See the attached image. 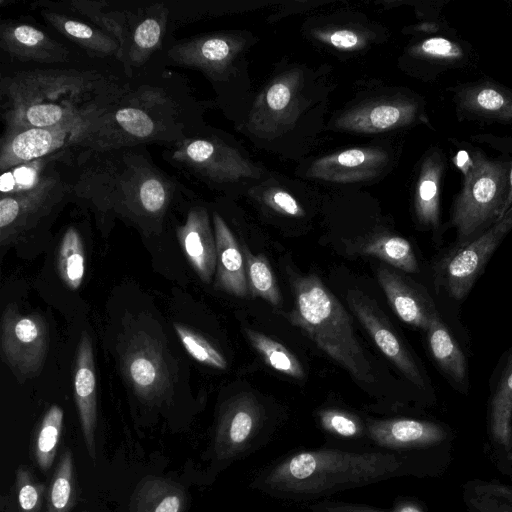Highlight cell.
Instances as JSON below:
<instances>
[{"mask_svg":"<svg viewBox=\"0 0 512 512\" xmlns=\"http://www.w3.org/2000/svg\"><path fill=\"white\" fill-rule=\"evenodd\" d=\"M419 472V460L376 450L323 444L297 448L258 469L249 489L287 502H317L335 493Z\"/></svg>","mask_w":512,"mask_h":512,"instance_id":"1","label":"cell"},{"mask_svg":"<svg viewBox=\"0 0 512 512\" xmlns=\"http://www.w3.org/2000/svg\"><path fill=\"white\" fill-rule=\"evenodd\" d=\"M127 89L113 78L73 69H35L1 80L5 130L50 127L103 114Z\"/></svg>","mask_w":512,"mask_h":512,"instance_id":"2","label":"cell"},{"mask_svg":"<svg viewBox=\"0 0 512 512\" xmlns=\"http://www.w3.org/2000/svg\"><path fill=\"white\" fill-rule=\"evenodd\" d=\"M295 306L286 317L356 380L374 381L372 365L360 345L350 315L315 274L290 273Z\"/></svg>","mask_w":512,"mask_h":512,"instance_id":"3","label":"cell"},{"mask_svg":"<svg viewBox=\"0 0 512 512\" xmlns=\"http://www.w3.org/2000/svg\"><path fill=\"white\" fill-rule=\"evenodd\" d=\"M510 168L509 158H490L484 154L477 165L462 176L447 225L456 231L454 245L469 242L503 216L509 194Z\"/></svg>","mask_w":512,"mask_h":512,"instance_id":"4","label":"cell"},{"mask_svg":"<svg viewBox=\"0 0 512 512\" xmlns=\"http://www.w3.org/2000/svg\"><path fill=\"white\" fill-rule=\"evenodd\" d=\"M276 429L275 419L253 393L242 392L220 407L209 454L218 472L265 447Z\"/></svg>","mask_w":512,"mask_h":512,"instance_id":"5","label":"cell"},{"mask_svg":"<svg viewBox=\"0 0 512 512\" xmlns=\"http://www.w3.org/2000/svg\"><path fill=\"white\" fill-rule=\"evenodd\" d=\"M176 112L169 98L155 90L125 96L104 115L102 125L85 145L107 151L166 137L169 125L178 126Z\"/></svg>","mask_w":512,"mask_h":512,"instance_id":"6","label":"cell"},{"mask_svg":"<svg viewBox=\"0 0 512 512\" xmlns=\"http://www.w3.org/2000/svg\"><path fill=\"white\" fill-rule=\"evenodd\" d=\"M511 230L512 207L486 231L465 244L453 245L438 259L435 285L455 301L465 299Z\"/></svg>","mask_w":512,"mask_h":512,"instance_id":"7","label":"cell"},{"mask_svg":"<svg viewBox=\"0 0 512 512\" xmlns=\"http://www.w3.org/2000/svg\"><path fill=\"white\" fill-rule=\"evenodd\" d=\"M107 112L50 127L5 130L0 145L1 170L64 152L72 145H85Z\"/></svg>","mask_w":512,"mask_h":512,"instance_id":"8","label":"cell"},{"mask_svg":"<svg viewBox=\"0 0 512 512\" xmlns=\"http://www.w3.org/2000/svg\"><path fill=\"white\" fill-rule=\"evenodd\" d=\"M48 345V326L40 315H22L13 305L5 308L1 320V353L17 376L37 375L42 369Z\"/></svg>","mask_w":512,"mask_h":512,"instance_id":"9","label":"cell"},{"mask_svg":"<svg viewBox=\"0 0 512 512\" xmlns=\"http://www.w3.org/2000/svg\"><path fill=\"white\" fill-rule=\"evenodd\" d=\"M368 449L418 459L417 454L432 448L447 437L436 422L413 417H366Z\"/></svg>","mask_w":512,"mask_h":512,"instance_id":"10","label":"cell"},{"mask_svg":"<svg viewBox=\"0 0 512 512\" xmlns=\"http://www.w3.org/2000/svg\"><path fill=\"white\" fill-rule=\"evenodd\" d=\"M348 302L377 347L417 388L426 389L429 380L382 310L359 291L348 294Z\"/></svg>","mask_w":512,"mask_h":512,"instance_id":"11","label":"cell"},{"mask_svg":"<svg viewBox=\"0 0 512 512\" xmlns=\"http://www.w3.org/2000/svg\"><path fill=\"white\" fill-rule=\"evenodd\" d=\"M459 121L512 125V89L489 78L447 88Z\"/></svg>","mask_w":512,"mask_h":512,"instance_id":"12","label":"cell"},{"mask_svg":"<svg viewBox=\"0 0 512 512\" xmlns=\"http://www.w3.org/2000/svg\"><path fill=\"white\" fill-rule=\"evenodd\" d=\"M173 159L200 176L216 182L252 177L254 167L229 146L208 139H187L173 152Z\"/></svg>","mask_w":512,"mask_h":512,"instance_id":"13","label":"cell"},{"mask_svg":"<svg viewBox=\"0 0 512 512\" xmlns=\"http://www.w3.org/2000/svg\"><path fill=\"white\" fill-rule=\"evenodd\" d=\"M408 57L418 75L435 80L447 72L473 65L477 55L471 44L452 29L416 42L408 49Z\"/></svg>","mask_w":512,"mask_h":512,"instance_id":"14","label":"cell"},{"mask_svg":"<svg viewBox=\"0 0 512 512\" xmlns=\"http://www.w3.org/2000/svg\"><path fill=\"white\" fill-rule=\"evenodd\" d=\"M418 122L429 124L423 101L412 96H401L351 110L337 120V125L349 131L374 133Z\"/></svg>","mask_w":512,"mask_h":512,"instance_id":"15","label":"cell"},{"mask_svg":"<svg viewBox=\"0 0 512 512\" xmlns=\"http://www.w3.org/2000/svg\"><path fill=\"white\" fill-rule=\"evenodd\" d=\"M447 159L438 146L430 147L421 159L414 187L413 208L417 224L435 235L443 232L441 193Z\"/></svg>","mask_w":512,"mask_h":512,"instance_id":"16","label":"cell"},{"mask_svg":"<svg viewBox=\"0 0 512 512\" xmlns=\"http://www.w3.org/2000/svg\"><path fill=\"white\" fill-rule=\"evenodd\" d=\"M124 371L136 394L146 400L161 396L168 387V372L157 344L146 334L131 341L124 356Z\"/></svg>","mask_w":512,"mask_h":512,"instance_id":"17","label":"cell"},{"mask_svg":"<svg viewBox=\"0 0 512 512\" xmlns=\"http://www.w3.org/2000/svg\"><path fill=\"white\" fill-rule=\"evenodd\" d=\"M377 274L395 314L406 324L425 331L439 313L429 294L409 278L385 266H381Z\"/></svg>","mask_w":512,"mask_h":512,"instance_id":"18","label":"cell"},{"mask_svg":"<svg viewBox=\"0 0 512 512\" xmlns=\"http://www.w3.org/2000/svg\"><path fill=\"white\" fill-rule=\"evenodd\" d=\"M387 163L386 151L371 147L352 148L315 160L308 175L332 182H355L375 176Z\"/></svg>","mask_w":512,"mask_h":512,"instance_id":"19","label":"cell"},{"mask_svg":"<svg viewBox=\"0 0 512 512\" xmlns=\"http://www.w3.org/2000/svg\"><path fill=\"white\" fill-rule=\"evenodd\" d=\"M66 184L59 175L48 173L33 188L10 195H2L0 199V230L1 236L17 226L27 223L40 213L52 207L64 195Z\"/></svg>","mask_w":512,"mask_h":512,"instance_id":"20","label":"cell"},{"mask_svg":"<svg viewBox=\"0 0 512 512\" xmlns=\"http://www.w3.org/2000/svg\"><path fill=\"white\" fill-rule=\"evenodd\" d=\"M74 396L81 430L90 458L96 460L97 426L96 376L91 338L84 333L79 341L74 365Z\"/></svg>","mask_w":512,"mask_h":512,"instance_id":"21","label":"cell"},{"mask_svg":"<svg viewBox=\"0 0 512 512\" xmlns=\"http://www.w3.org/2000/svg\"><path fill=\"white\" fill-rule=\"evenodd\" d=\"M0 45L7 53L22 61L56 63L68 57L65 46L42 30L25 23L2 22Z\"/></svg>","mask_w":512,"mask_h":512,"instance_id":"22","label":"cell"},{"mask_svg":"<svg viewBox=\"0 0 512 512\" xmlns=\"http://www.w3.org/2000/svg\"><path fill=\"white\" fill-rule=\"evenodd\" d=\"M177 235L189 263L200 279L209 283L216 269L217 251L207 210L203 207L190 209Z\"/></svg>","mask_w":512,"mask_h":512,"instance_id":"23","label":"cell"},{"mask_svg":"<svg viewBox=\"0 0 512 512\" xmlns=\"http://www.w3.org/2000/svg\"><path fill=\"white\" fill-rule=\"evenodd\" d=\"M424 332L430 355L440 373L455 390L467 394L469 374L466 356L439 313L431 319Z\"/></svg>","mask_w":512,"mask_h":512,"instance_id":"24","label":"cell"},{"mask_svg":"<svg viewBox=\"0 0 512 512\" xmlns=\"http://www.w3.org/2000/svg\"><path fill=\"white\" fill-rule=\"evenodd\" d=\"M241 49L240 42L227 35H207L181 42L169 51L177 64L206 72H221Z\"/></svg>","mask_w":512,"mask_h":512,"instance_id":"25","label":"cell"},{"mask_svg":"<svg viewBox=\"0 0 512 512\" xmlns=\"http://www.w3.org/2000/svg\"><path fill=\"white\" fill-rule=\"evenodd\" d=\"M213 224L217 251L216 287L234 296L245 297L249 289L244 257L238 243L217 213L213 214Z\"/></svg>","mask_w":512,"mask_h":512,"instance_id":"26","label":"cell"},{"mask_svg":"<svg viewBox=\"0 0 512 512\" xmlns=\"http://www.w3.org/2000/svg\"><path fill=\"white\" fill-rule=\"evenodd\" d=\"M489 426L494 440L512 443V346L502 355L490 381Z\"/></svg>","mask_w":512,"mask_h":512,"instance_id":"27","label":"cell"},{"mask_svg":"<svg viewBox=\"0 0 512 512\" xmlns=\"http://www.w3.org/2000/svg\"><path fill=\"white\" fill-rule=\"evenodd\" d=\"M315 416L326 438L325 445L351 450H369L366 417L338 407L321 408L316 411Z\"/></svg>","mask_w":512,"mask_h":512,"instance_id":"28","label":"cell"},{"mask_svg":"<svg viewBox=\"0 0 512 512\" xmlns=\"http://www.w3.org/2000/svg\"><path fill=\"white\" fill-rule=\"evenodd\" d=\"M185 489L178 483L149 476L135 487L130 512H182L186 505Z\"/></svg>","mask_w":512,"mask_h":512,"instance_id":"29","label":"cell"},{"mask_svg":"<svg viewBox=\"0 0 512 512\" xmlns=\"http://www.w3.org/2000/svg\"><path fill=\"white\" fill-rule=\"evenodd\" d=\"M43 17L69 40L97 55L120 52L118 41L105 30L57 12H43Z\"/></svg>","mask_w":512,"mask_h":512,"instance_id":"30","label":"cell"},{"mask_svg":"<svg viewBox=\"0 0 512 512\" xmlns=\"http://www.w3.org/2000/svg\"><path fill=\"white\" fill-rule=\"evenodd\" d=\"M75 502L73 454L67 449L58 461L46 494L45 512H69Z\"/></svg>","mask_w":512,"mask_h":512,"instance_id":"31","label":"cell"},{"mask_svg":"<svg viewBox=\"0 0 512 512\" xmlns=\"http://www.w3.org/2000/svg\"><path fill=\"white\" fill-rule=\"evenodd\" d=\"M57 270L64 284L77 290L84 277L85 256L79 232L70 227L64 233L57 256Z\"/></svg>","mask_w":512,"mask_h":512,"instance_id":"32","label":"cell"},{"mask_svg":"<svg viewBox=\"0 0 512 512\" xmlns=\"http://www.w3.org/2000/svg\"><path fill=\"white\" fill-rule=\"evenodd\" d=\"M362 253L379 258L407 273L419 271L418 261L408 240L396 235H386L368 242Z\"/></svg>","mask_w":512,"mask_h":512,"instance_id":"33","label":"cell"},{"mask_svg":"<svg viewBox=\"0 0 512 512\" xmlns=\"http://www.w3.org/2000/svg\"><path fill=\"white\" fill-rule=\"evenodd\" d=\"M165 23L166 15L162 9L158 14L149 15L137 23L127 50L131 62L141 64L160 46Z\"/></svg>","mask_w":512,"mask_h":512,"instance_id":"34","label":"cell"},{"mask_svg":"<svg viewBox=\"0 0 512 512\" xmlns=\"http://www.w3.org/2000/svg\"><path fill=\"white\" fill-rule=\"evenodd\" d=\"M245 333L267 365L293 378L304 377L301 363L282 344L253 329H245Z\"/></svg>","mask_w":512,"mask_h":512,"instance_id":"35","label":"cell"},{"mask_svg":"<svg viewBox=\"0 0 512 512\" xmlns=\"http://www.w3.org/2000/svg\"><path fill=\"white\" fill-rule=\"evenodd\" d=\"M248 289L274 306L281 303V294L270 264L262 254L254 255L243 246Z\"/></svg>","mask_w":512,"mask_h":512,"instance_id":"36","label":"cell"},{"mask_svg":"<svg viewBox=\"0 0 512 512\" xmlns=\"http://www.w3.org/2000/svg\"><path fill=\"white\" fill-rule=\"evenodd\" d=\"M64 412L58 405H52L45 413L37 432L34 455L43 472L50 470L57 452L63 425Z\"/></svg>","mask_w":512,"mask_h":512,"instance_id":"37","label":"cell"},{"mask_svg":"<svg viewBox=\"0 0 512 512\" xmlns=\"http://www.w3.org/2000/svg\"><path fill=\"white\" fill-rule=\"evenodd\" d=\"M309 512H427L414 498L397 497L388 508L342 500L324 499L308 506Z\"/></svg>","mask_w":512,"mask_h":512,"instance_id":"38","label":"cell"},{"mask_svg":"<svg viewBox=\"0 0 512 512\" xmlns=\"http://www.w3.org/2000/svg\"><path fill=\"white\" fill-rule=\"evenodd\" d=\"M49 158L23 163L6 170L1 176L2 195L27 191L36 186L48 174L45 173V164Z\"/></svg>","mask_w":512,"mask_h":512,"instance_id":"39","label":"cell"},{"mask_svg":"<svg viewBox=\"0 0 512 512\" xmlns=\"http://www.w3.org/2000/svg\"><path fill=\"white\" fill-rule=\"evenodd\" d=\"M173 326L184 348L195 360L217 369L227 368L225 357L203 336L179 323Z\"/></svg>","mask_w":512,"mask_h":512,"instance_id":"40","label":"cell"},{"mask_svg":"<svg viewBox=\"0 0 512 512\" xmlns=\"http://www.w3.org/2000/svg\"><path fill=\"white\" fill-rule=\"evenodd\" d=\"M469 505L473 512H512V488L480 483L475 487Z\"/></svg>","mask_w":512,"mask_h":512,"instance_id":"41","label":"cell"},{"mask_svg":"<svg viewBox=\"0 0 512 512\" xmlns=\"http://www.w3.org/2000/svg\"><path fill=\"white\" fill-rule=\"evenodd\" d=\"M15 475L18 512H40L45 493L44 484L38 482L25 465H20Z\"/></svg>","mask_w":512,"mask_h":512,"instance_id":"42","label":"cell"},{"mask_svg":"<svg viewBox=\"0 0 512 512\" xmlns=\"http://www.w3.org/2000/svg\"><path fill=\"white\" fill-rule=\"evenodd\" d=\"M293 96L292 82L279 80L274 82L265 94L267 107L276 112L284 110L291 102Z\"/></svg>","mask_w":512,"mask_h":512,"instance_id":"43","label":"cell"},{"mask_svg":"<svg viewBox=\"0 0 512 512\" xmlns=\"http://www.w3.org/2000/svg\"><path fill=\"white\" fill-rule=\"evenodd\" d=\"M265 199L270 207L282 214L297 217L304 214L296 199L286 191L273 190L266 195Z\"/></svg>","mask_w":512,"mask_h":512,"instance_id":"44","label":"cell"},{"mask_svg":"<svg viewBox=\"0 0 512 512\" xmlns=\"http://www.w3.org/2000/svg\"><path fill=\"white\" fill-rule=\"evenodd\" d=\"M473 139L477 142L487 143L492 148L510 154L511 161L510 176H509V194L503 209V215L512 207V135L507 137H499L491 134L476 135Z\"/></svg>","mask_w":512,"mask_h":512,"instance_id":"45","label":"cell"},{"mask_svg":"<svg viewBox=\"0 0 512 512\" xmlns=\"http://www.w3.org/2000/svg\"><path fill=\"white\" fill-rule=\"evenodd\" d=\"M319 37L338 49H354L363 44V39L360 35L346 29L320 34Z\"/></svg>","mask_w":512,"mask_h":512,"instance_id":"46","label":"cell"},{"mask_svg":"<svg viewBox=\"0 0 512 512\" xmlns=\"http://www.w3.org/2000/svg\"><path fill=\"white\" fill-rule=\"evenodd\" d=\"M505 2H506L508 5L512 6V0H505Z\"/></svg>","mask_w":512,"mask_h":512,"instance_id":"47","label":"cell"},{"mask_svg":"<svg viewBox=\"0 0 512 512\" xmlns=\"http://www.w3.org/2000/svg\"><path fill=\"white\" fill-rule=\"evenodd\" d=\"M508 458H509L510 460H512V452H510V453L508 454Z\"/></svg>","mask_w":512,"mask_h":512,"instance_id":"48","label":"cell"}]
</instances>
